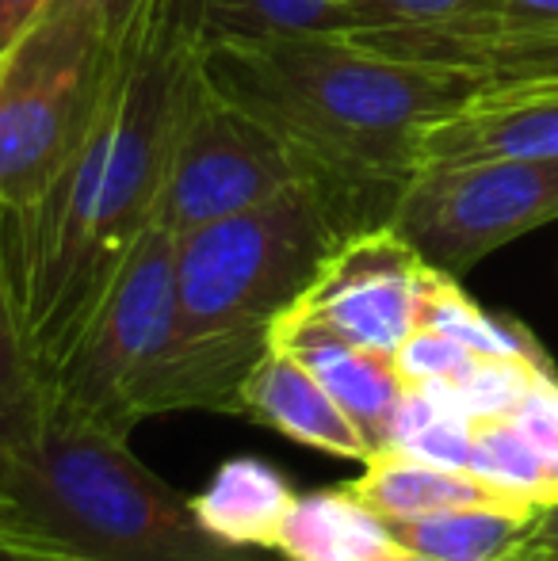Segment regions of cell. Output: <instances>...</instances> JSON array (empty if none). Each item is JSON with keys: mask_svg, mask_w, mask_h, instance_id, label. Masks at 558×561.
<instances>
[{"mask_svg": "<svg viewBox=\"0 0 558 561\" xmlns=\"http://www.w3.org/2000/svg\"><path fill=\"white\" fill-rule=\"evenodd\" d=\"M375 561H436V558H429V554H421V550H410V547H402V542H395V547L383 550Z\"/></svg>", "mask_w": 558, "mask_h": 561, "instance_id": "28", "label": "cell"}, {"mask_svg": "<svg viewBox=\"0 0 558 561\" xmlns=\"http://www.w3.org/2000/svg\"><path fill=\"white\" fill-rule=\"evenodd\" d=\"M238 416L344 462L364 466L375 455L372 439L344 413L341 401L283 344L264 347V355L246 375L238 393Z\"/></svg>", "mask_w": 558, "mask_h": 561, "instance_id": "11", "label": "cell"}, {"mask_svg": "<svg viewBox=\"0 0 558 561\" xmlns=\"http://www.w3.org/2000/svg\"><path fill=\"white\" fill-rule=\"evenodd\" d=\"M432 61L482 84L558 73V0H493L490 12L447 31Z\"/></svg>", "mask_w": 558, "mask_h": 561, "instance_id": "13", "label": "cell"}, {"mask_svg": "<svg viewBox=\"0 0 558 561\" xmlns=\"http://www.w3.org/2000/svg\"><path fill=\"white\" fill-rule=\"evenodd\" d=\"M295 496L298 493L287 473L272 462L230 458L210 473V481L192 496V504L200 524L223 542L276 554V535Z\"/></svg>", "mask_w": 558, "mask_h": 561, "instance_id": "15", "label": "cell"}, {"mask_svg": "<svg viewBox=\"0 0 558 561\" xmlns=\"http://www.w3.org/2000/svg\"><path fill=\"white\" fill-rule=\"evenodd\" d=\"M43 398V375L27 352L20 313L8 287V267L0 256V436L23 421Z\"/></svg>", "mask_w": 558, "mask_h": 561, "instance_id": "21", "label": "cell"}, {"mask_svg": "<svg viewBox=\"0 0 558 561\" xmlns=\"http://www.w3.org/2000/svg\"><path fill=\"white\" fill-rule=\"evenodd\" d=\"M0 516H15L12 501H8V496H4V493H0Z\"/></svg>", "mask_w": 558, "mask_h": 561, "instance_id": "29", "label": "cell"}, {"mask_svg": "<svg viewBox=\"0 0 558 561\" xmlns=\"http://www.w3.org/2000/svg\"><path fill=\"white\" fill-rule=\"evenodd\" d=\"M395 535L349 485L298 493L276 535L283 561H375Z\"/></svg>", "mask_w": 558, "mask_h": 561, "instance_id": "16", "label": "cell"}, {"mask_svg": "<svg viewBox=\"0 0 558 561\" xmlns=\"http://www.w3.org/2000/svg\"><path fill=\"white\" fill-rule=\"evenodd\" d=\"M200 43H280L352 35L349 0H192Z\"/></svg>", "mask_w": 558, "mask_h": 561, "instance_id": "18", "label": "cell"}, {"mask_svg": "<svg viewBox=\"0 0 558 561\" xmlns=\"http://www.w3.org/2000/svg\"><path fill=\"white\" fill-rule=\"evenodd\" d=\"M269 344L291 347L321 378V386L341 401V409L360 424L372 447H387L395 416L410 393V382L398 370L395 355L360 347L298 318H280L269 333Z\"/></svg>", "mask_w": 558, "mask_h": 561, "instance_id": "12", "label": "cell"}, {"mask_svg": "<svg viewBox=\"0 0 558 561\" xmlns=\"http://www.w3.org/2000/svg\"><path fill=\"white\" fill-rule=\"evenodd\" d=\"M501 416H509L516 432L536 447V455L551 470L558 493V370H539L528 390L521 393V401Z\"/></svg>", "mask_w": 558, "mask_h": 561, "instance_id": "23", "label": "cell"}, {"mask_svg": "<svg viewBox=\"0 0 558 561\" xmlns=\"http://www.w3.org/2000/svg\"><path fill=\"white\" fill-rule=\"evenodd\" d=\"M200 58L210 84L261 118L310 180L349 195L379 226L421 169L424 130L482 84L463 69L406 61L349 35L200 43Z\"/></svg>", "mask_w": 558, "mask_h": 561, "instance_id": "2", "label": "cell"}, {"mask_svg": "<svg viewBox=\"0 0 558 561\" xmlns=\"http://www.w3.org/2000/svg\"><path fill=\"white\" fill-rule=\"evenodd\" d=\"M0 561H96L20 516H0Z\"/></svg>", "mask_w": 558, "mask_h": 561, "instance_id": "24", "label": "cell"}, {"mask_svg": "<svg viewBox=\"0 0 558 561\" xmlns=\"http://www.w3.org/2000/svg\"><path fill=\"white\" fill-rule=\"evenodd\" d=\"M467 470L482 478L486 485L501 489V493L528 501L536 508H551L558 504L551 470L536 447L516 432L509 416H475L470 421V458Z\"/></svg>", "mask_w": 558, "mask_h": 561, "instance_id": "20", "label": "cell"}, {"mask_svg": "<svg viewBox=\"0 0 558 561\" xmlns=\"http://www.w3.org/2000/svg\"><path fill=\"white\" fill-rule=\"evenodd\" d=\"M54 0H0V61L8 58V50L27 35V27Z\"/></svg>", "mask_w": 558, "mask_h": 561, "instance_id": "25", "label": "cell"}, {"mask_svg": "<svg viewBox=\"0 0 558 561\" xmlns=\"http://www.w3.org/2000/svg\"><path fill=\"white\" fill-rule=\"evenodd\" d=\"M349 8L356 23L349 38L418 61L432 38L482 15L486 8H493V0H349Z\"/></svg>", "mask_w": 558, "mask_h": 561, "instance_id": "19", "label": "cell"}, {"mask_svg": "<svg viewBox=\"0 0 558 561\" xmlns=\"http://www.w3.org/2000/svg\"><path fill=\"white\" fill-rule=\"evenodd\" d=\"M551 222H558V157L429 164L406 180L387 218L424 264L455 279Z\"/></svg>", "mask_w": 558, "mask_h": 561, "instance_id": "7", "label": "cell"}, {"mask_svg": "<svg viewBox=\"0 0 558 561\" xmlns=\"http://www.w3.org/2000/svg\"><path fill=\"white\" fill-rule=\"evenodd\" d=\"M478 352H470L467 344H459L455 336L440 333L432 325H418L402 347L395 352V363L402 370V378L410 386H429V382H455L475 367Z\"/></svg>", "mask_w": 558, "mask_h": 561, "instance_id": "22", "label": "cell"}, {"mask_svg": "<svg viewBox=\"0 0 558 561\" xmlns=\"http://www.w3.org/2000/svg\"><path fill=\"white\" fill-rule=\"evenodd\" d=\"M187 340L176 302V237L153 226L73 352L43 378V401L61 416L130 439L141 421L176 413Z\"/></svg>", "mask_w": 558, "mask_h": 561, "instance_id": "6", "label": "cell"}, {"mask_svg": "<svg viewBox=\"0 0 558 561\" xmlns=\"http://www.w3.org/2000/svg\"><path fill=\"white\" fill-rule=\"evenodd\" d=\"M513 561H558V504L539 508L536 524H532L528 539Z\"/></svg>", "mask_w": 558, "mask_h": 561, "instance_id": "26", "label": "cell"}, {"mask_svg": "<svg viewBox=\"0 0 558 561\" xmlns=\"http://www.w3.org/2000/svg\"><path fill=\"white\" fill-rule=\"evenodd\" d=\"M0 493L15 516L96 561H283L230 547L127 439L61 416L43 398L0 436Z\"/></svg>", "mask_w": 558, "mask_h": 561, "instance_id": "3", "label": "cell"}, {"mask_svg": "<svg viewBox=\"0 0 558 561\" xmlns=\"http://www.w3.org/2000/svg\"><path fill=\"white\" fill-rule=\"evenodd\" d=\"M119 23L127 66L112 107L43 195L0 210L8 287L43 378L73 352L153 229L172 126L200 58L192 0H138Z\"/></svg>", "mask_w": 558, "mask_h": 561, "instance_id": "1", "label": "cell"}, {"mask_svg": "<svg viewBox=\"0 0 558 561\" xmlns=\"http://www.w3.org/2000/svg\"><path fill=\"white\" fill-rule=\"evenodd\" d=\"M349 489L387 524L436 516V512L452 508H470V504H528L486 485L470 470L421 462V458L398 455V450H375L364 462V473L356 481H349Z\"/></svg>", "mask_w": 558, "mask_h": 561, "instance_id": "14", "label": "cell"}, {"mask_svg": "<svg viewBox=\"0 0 558 561\" xmlns=\"http://www.w3.org/2000/svg\"><path fill=\"white\" fill-rule=\"evenodd\" d=\"M127 35L96 8H46L0 61V210L23 207L112 107Z\"/></svg>", "mask_w": 558, "mask_h": 561, "instance_id": "5", "label": "cell"}, {"mask_svg": "<svg viewBox=\"0 0 558 561\" xmlns=\"http://www.w3.org/2000/svg\"><path fill=\"white\" fill-rule=\"evenodd\" d=\"M303 180H310L306 164L261 118L226 100L210 84L203 58H195L172 126L153 226L184 237L207 222L257 207Z\"/></svg>", "mask_w": 558, "mask_h": 561, "instance_id": "8", "label": "cell"}, {"mask_svg": "<svg viewBox=\"0 0 558 561\" xmlns=\"http://www.w3.org/2000/svg\"><path fill=\"white\" fill-rule=\"evenodd\" d=\"M379 226L326 184H303L176 237V302L187 340L269 347L272 325L360 229Z\"/></svg>", "mask_w": 558, "mask_h": 561, "instance_id": "4", "label": "cell"}, {"mask_svg": "<svg viewBox=\"0 0 558 561\" xmlns=\"http://www.w3.org/2000/svg\"><path fill=\"white\" fill-rule=\"evenodd\" d=\"M490 157H558V73L478 84L421 138V169Z\"/></svg>", "mask_w": 558, "mask_h": 561, "instance_id": "10", "label": "cell"}, {"mask_svg": "<svg viewBox=\"0 0 558 561\" xmlns=\"http://www.w3.org/2000/svg\"><path fill=\"white\" fill-rule=\"evenodd\" d=\"M532 504H470L390 524L395 542L436 561H513L536 524Z\"/></svg>", "mask_w": 558, "mask_h": 561, "instance_id": "17", "label": "cell"}, {"mask_svg": "<svg viewBox=\"0 0 558 561\" xmlns=\"http://www.w3.org/2000/svg\"><path fill=\"white\" fill-rule=\"evenodd\" d=\"M432 267L390 226L352 233L283 318L395 355L421 325Z\"/></svg>", "mask_w": 558, "mask_h": 561, "instance_id": "9", "label": "cell"}, {"mask_svg": "<svg viewBox=\"0 0 558 561\" xmlns=\"http://www.w3.org/2000/svg\"><path fill=\"white\" fill-rule=\"evenodd\" d=\"M135 4L138 0H54L50 8H96V12H104L112 23H119Z\"/></svg>", "mask_w": 558, "mask_h": 561, "instance_id": "27", "label": "cell"}]
</instances>
